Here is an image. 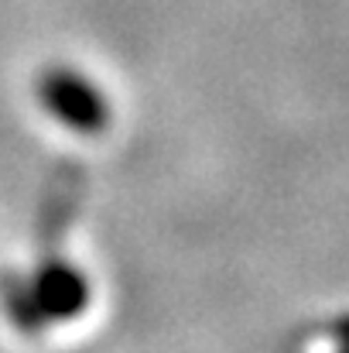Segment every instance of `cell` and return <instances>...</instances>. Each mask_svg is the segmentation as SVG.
<instances>
[{"label": "cell", "instance_id": "1", "mask_svg": "<svg viewBox=\"0 0 349 353\" xmlns=\"http://www.w3.org/2000/svg\"><path fill=\"white\" fill-rule=\"evenodd\" d=\"M38 97L45 110L59 123L72 127L76 134H100L110 123V103L100 93L96 83H89L83 72L55 65L38 79Z\"/></svg>", "mask_w": 349, "mask_h": 353}, {"label": "cell", "instance_id": "3", "mask_svg": "<svg viewBox=\"0 0 349 353\" xmlns=\"http://www.w3.org/2000/svg\"><path fill=\"white\" fill-rule=\"evenodd\" d=\"M339 353H349V319L339 326Z\"/></svg>", "mask_w": 349, "mask_h": 353}, {"label": "cell", "instance_id": "2", "mask_svg": "<svg viewBox=\"0 0 349 353\" xmlns=\"http://www.w3.org/2000/svg\"><path fill=\"white\" fill-rule=\"evenodd\" d=\"M28 292H31L34 309L45 319V326L79 319L89 305V281L65 261H48L34 274V281H28Z\"/></svg>", "mask_w": 349, "mask_h": 353}]
</instances>
